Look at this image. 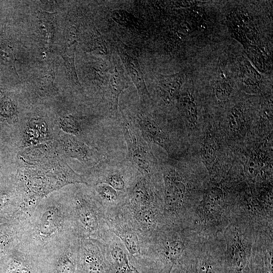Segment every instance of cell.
Segmentation results:
<instances>
[{"mask_svg":"<svg viewBox=\"0 0 273 273\" xmlns=\"http://www.w3.org/2000/svg\"><path fill=\"white\" fill-rule=\"evenodd\" d=\"M117 119L127 146V160L141 174L156 183L159 168L150 144L123 112Z\"/></svg>","mask_w":273,"mask_h":273,"instance_id":"cell-3","label":"cell"},{"mask_svg":"<svg viewBox=\"0 0 273 273\" xmlns=\"http://www.w3.org/2000/svg\"><path fill=\"white\" fill-rule=\"evenodd\" d=\"M127 80L124 75L121 67L115 66L110 74L107 90L105 95V100L107 101L110 114L118 118V101L121 94L128 87Z\"/></svg>","mask_w":273,"mask_h":273,"instance_id":"cell-13","label":"cell"},{"mask_svg":"<svg viewBox=\"0 0 273 273\" xmlns=\"http://www.w3.org/2000/svg\"><path fill=\"white\" fill-rule=\"evenodd\" d=\"M79 239L74 240L38 259L48 263L52 273H78V245Z\"/></svg>","mask_w":273,"mask_h":273,"instance_id":"cell-8","label":"cell"},{"mask_svg":"<svg viewBox=\"0 0 273 273\" xmlns=\"http://www.w3.org/2000/svg\"><path fill=\"white\" fill-rule=\"evenodd\" d=\"M52 14L44 13L42 14L40 21V33L42 35L45 47L50 48L53 42L55 31V19Z\"/></svg>","mask_w":273,"mask_h":273,"instance_id":"cell-22","label":"cell"},{"mask_svg":"<svg viewBox=\"0 0 273 273\" xmlns=\"http://www.w3.org/2000/svg\"><path fill=\"white\" fill-rule=\"evenodd\" d=\"M62 140L65 153L85 164L95 165L104 160L99 152L74 135H65Z\"/></svg>","mask_w":273,"mask_h":273,"instance_id":"cell-12","label":"cell"},{"mask_svg":"<svg viewBox=\"0 0 273 273\" xmlns=\"http://www.w3.org/2000/svg\"><path fill=\"white\" fill-rule=\"evenodd\" d=\"M37 259L18 246L0 264V273H37Z\"/></svg>","mask_w":273,"mask_h":273,"instance_id":"cell-11","label":"cell"},{"mask_svg":"<svg viewBox=\"0 0 273 273\" xmlns=\"http://www.w3.org/2000/svg\"><path fill=\"white\" fill-rule=\"evenodd\" d=\"M12 220L18 247L37 259L78 239L65 187L44 197L33 208L19 210Z\"/></svg>","mask_w":273,"mask_h":273,"instance_id":"cell-1","label":"cell"},{"mask_svg":"<svg viewBox=\"0 0 273 273\" xmlns=\"http://www.w3.org/2000/svg\"><path fill=\"white\" fill-rule=\"evenodd\" d=\"M77 257L78 273H111L105 243L102 241L79 239Z\"/></svg>","mask_w":273,"mask_h":273,"instance_id":"cell-7","label":"cell"},{"mask_svg":"<svg viewBox=\"0 0 273 273\" xmlns=\"http://www.w3.org/2000/svg\"><path fill=\"white\" fill-rule=\"evenodd\" d=\"M261 152H257L250 155L245 164V172L247 177L254 178L256 177L262 167L264 164V157Z\"/></svg>","mask_w":273,"mask_h":273,"instance_id":"cell-25","label":"cell"},{"mask_svg":"<svg viewBox=\"0 0 273 273\" xmlns=\"http://www.w3.org/2000/svg\"><path fill=\"white\" fill-rule=\"evenodd\" d=\"M112 232L105 243L111 273H141L133 265L123 243Z\"/></svg>","mask_w":273,"mask_h":273,"instance_id":"cell-10","label":"cell"},{"mask_svg":"<svg viewBox=\"0 0 273 273\" xmlns=\"http://www.w3.org/2000/svg\"><path fill=\"white\" fill-rule=\"evenodd\" d=\"M133 264L141 273H171V269L150 259L141 257Z\"/></svg>","mask_w":273,"mask_h":273,"instance_id":"cell-21","label":"cell"},{"mask_svg":"<svg viewBox=\"0 0 273 273\" xmlns=\"http://www.w3.org/2000/svg\"><path fill=\"white\" fill-rule=\"evenodd\" d=\"M179 266L175 268V273H197V266L193 263L182 264L178 263Z\"/></svg>","mask_w":273,"mask_h":273,"instance_id":"cell-31","label":"cell"},{"mask_svg":"<svg viewBox=\"0 0 273 273\" xmlns=\"http://www.w3.org/2000/svg\"><path fill=\"white\" fill-rule=\"evenodd\" d=\"M239 70L240 80L243 86L250 92L258 90L261 83V75L250 61L244 57L240 59Z\"/></svg>","mask_w":273,"mask_h":273,"instance_id":"cell-16","label":"cell"},{"mask_svg":"<svg viewBox=\"0 0 273 273\" xmlns=\"http://www.w3.org/2000/svg\"><path fill=\"white\" fill-rule=\"evenodd\" d=\"M164 180L165 209L172 215L178 213L184 205L187 187L183 171L176 162H167L161 167Z\"/></svg>","mask_w":273,"mask_h":273,"instance_id":"cell-6","label":"cell"},{"mask_svg":"<svg viewBox=\"0 0 273 273\" xmlns=\"http://www.w3.org/2000/svg\"><path fill=\"white\" fill-rule=\"evenodd\" d=\"M184 80L182 72L171 75L159 74L157 77V96L165 104H172L178 98Z\"/></svg>","mask_w":273,"mask_h":273,"instance_id":"cell-14","label":"cell"},{"mask_svg":"<svg viewBox=\"0 0 273 273\" xmlns=\"http://www.w3.org/2000/svg\"><path fill=\"white\" fill-rule=\"evenodd\" d=\"M69 185L65 187L76 237L105 242L111 232L106 211L96 192L92 186L84 184Z\"/></svg>","mask_w":273,"mask_h":273,"instance_id":"cell-2","label":"cell"},{"mask_svg":"<svg viewBox=\"0 0 273 273\" xmlns=\"http://www.w3.org/2000/svg\"><path fill=\"white\" fill-rule=\"evenodd\" d=\"M223 194L221 189L213 187L208 189L204 198V207L209 211H214L220 204Z\"/></svg>","mask_w":273,"mask_h":273,"instance_id":"cell-26","label":"cell"},{"mask_svg":"<svg viewBox=\"0 0 273 273\" xmlns=\"http://www.w3.org/2000/svg\"><path fill=\"white\" fill-rule=\"evenodd\" d=\"M227 123L230 130L234 132L241 131L245 123V113L243 106L237 105L228 113Z\"/></svg>","mask_w":273,"mask_h":273,"instance_id":"cell-23","label":"cell"},{"mask_svg":"<svg viewBox=\"0 0 273 273\" xmlns=\"http://www.w3.org/2000/svg\"><path fill=\"white\" fill-rule=\"evenodd\" d=\"M197 273H217L216 265L210 258H204L197 266Z\"/></svg>","mask_w":273,"mask_h":273,"instance_id":"cell-30","label":"cell"},{"mask_svg":"<svg viewBox=\"0 0 273 273\" xmlns=\"http://www.w3.org/2000/svg\"><path fill=\"white\" fill-rule=\"evenodd\" d=\"M247 54L254 66L260 71L265 69L267 57L264 51L255 45H250L246 48Z\"/></svg>","mask_w":273,"mask_h":273,"instance_id":"cell-27","label":"cell"},{"mask_svg":"<svg viewBox=\"0 0 273 273\" xmlns=\"http://www.w3.org/2000/svg\"><path fill=\"white\" fill-rule=\"evenodd\" d=\"M201 154L203 162L208 168L215 163L217 156V147L215 138L210 130L205 132Z\"/></svg>","mask_w":273,"mask_h":273,"instance_id":"cell-20","label":"cell"},{"mask_svg":"<svg viewBox=\"0 0 273 273\" xmlns=\"http://www.w3.org/2000/svg\"><path fill=\"white\" fill-rule=\"evenodd\" d=\"M136 125L145 139L151 145L154 144L171 154L172 142L168 131L150 108V105L134 108L127 116Z\"/></svg>","mask_w":273,"mask_h":273,"instance_id":"cell-5","label":"cell"},{"mask_svg":"<svg viewBox=\"0 0 273 273\" xmlns=\"http://www.w3.org/2000/svg\"><path fill=\"white\" fill-rule=\"evenodd\" d=\"M117 49L124 67L135 86L142 105H149L151 98L144 79L137 56L132 51L119 40Z\"/></svg>","mask_w":273,"mask_h":273,"instance_id":"cell-9","label":"cell"},{"mask_svg":"<svg viewBox=\"0 0 273 273\" xmlns=\"http://www.w3.org/2000/svg\"><path fill=\"white\" fill-rule=\"evenodd\" d=\"M232 90V82L226 72L219 68L216 73L214 85L216 99L220 102L226 101L229 99Z\"/></svg>","mask_w":273,"mask_h":273,"instance_id":"cell-18","label":"cell"},{"mask_svg":"<svg viewBox=\"0 0 273 273\" xmlns=\"http://www.w3.org/2000/svg\"><path fill=\"white\" fill-rule=\"evenodd\" d=\"M1 56L5 58V61L9 65L15 67V57L13 52L10 50H3L1 51Z\"/></svg>","mask_w":273,"mask_h":273,"instance_id":"cell-32","label":"cell"},{"mask_svg":"<svg viewBox=\"0 0 273 273\" xmlns=\"http://www.w3.org/2000/svg\"><path fill=\"white\" fill-rule=\"evenodd\" d=\"M177 3L183 7H191L194 6L197 3L196 1H181L177 2Z\"/></svg>","mask_w":273,"mask_h":273,"instance_id":"cell-33","label":"cell"},{"mask_svg":"<svg viewBox=\"0 0 273 273\" xmlns=\"http://www.w3.org/2000/svg\"><path fill=\"white\" fill-rule=\"evenodd\" d=\"M87 52L111 62V54L101 33L94 28L90 33Z\"/></svg>","mask_w":273,"mask_h":273,"instance_id":"cell-19","label":"cell"},{"mask_svg":"<svg viewBox=\"0 0 273 273\" xmlns=\"http://www.w3.org/2000/svg\"><path fill=\"white\" fill-rule=\"evenodd\" d=\"M64 130L74 135H80L82 132L81 124L78 119L72 116L64 118L62 121Z\"/></svg>","mask_w":273,"mask_h":273,"instance_id":"cell-28","label":"cell"},{"mask_svg":"<svg viewBox=\"0 0 273 273\" xmlns=\"http://www.w3.org/2000/svg\"><path fill=\"white\" fill-rule=\"evenodd\" d=\"M75 50V44L67 47L63 51L61 56L64 60L65 67L70 75L71 79L76 85L81 86L74 65Z\"/></svg>","mask_w":273,"mask_h":273,"instance_id":"cell-24","label":"cell"},{"mask_svg":"<svg viewBox=\"0 0 273 273\" xmlns=\"http://www.w3.org/2000/svg\"><path fill=\"white\" fill-rule=\"evenodd\" d=\"M138 171L126 160L122 161L103 160L89 174L86 181L88 185L105 184L126 195Z\"/></svg>","mask_w":273,"mask_h":273,"instance_id":"cell-4","label":"cell"},{"mask_svg":"<svg viewBox=\"0 0 273 273\" xmlns=\"http://www.w3.org/2000/svg\"><path fill=\"white\" fill-rule=\"evenodd\" d=\"M111 17L117 23L126 26H132L136 22L133 16L125 11H114L112 12Z\"/></svg>","mask_w":273,"mask_h":273,"instance_id":"cell-29","label":"cell"},{"mask_svg":"<svg viewBox=\"0 0 273 273\" xmlns=\"http://www.w3.org/2000/svg\"><path fill=\"white\" fill-rule=\"evenodd\" d=\"M178 100L180 110L187 124L190 128H194L197 124L198 110L193 94L188 89L185 90L179 94Z\"/></svg>","mask_w":273,"mask_h":273,"instance_id":"cell-15","label":"cell"},{"mask_svg":"<svg viewBox=\"0 0 273 273\" xmlns=\"http://www.w3.org/2000/svg\"><path fill=\"white\" fill-rule=\"evenodd\" d=\"M185 245L179 240L166 241L161 253L163 256V263L170 268L180 262L184 256Z\"/></svg>","mask_w":273,"mask_h":273,"instance_id":"cell-17","label":"cell"}]
</instances>
